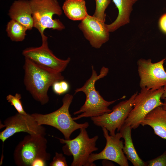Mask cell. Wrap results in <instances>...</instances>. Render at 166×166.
<instances>
[{
    "label": "cell",
    "mask_w": 166,
    "mask_h": 166,
    "mask_svg": "<svg viewBox=\"0 0 166 166\" xmlns=\"http://www.w3.org/2000/svg\"><path fill=\"white\" fill-rule=\"evenodd\" d=\"M23 69L24 82L26 90L42 105L48 103L49 87L55 82L64 79L61 73L25 57Z\"/></svg>",
    "instance_id": "1"
},
{
    "label": "cell",
    "mask_w": 166,
    "mask_h": 166,
    "mask_svg": "<svg viewBox=\"0 0 166 166\" xmlns=\"http://www.w3.org/2000/svg\"><path fill=\"white\" fill-rule=\"evenodd\" d=\"M92 73L90 77L86 81L81 87L75 90L74 94L82 92L86 96V100L84 105L80 109L73 113L74 115L80 114L73 118L76 121L83 117H91L101 116L103 114L111 112L112 110L109 108L110 105L117 100L123 99L125 96L117 100L108 101L105 100L97 91L95 87L96 81L106 76L109 72L108 68L103 67L100 73L97 75L94 69L91 66Z\"/></svg>",
    "instance_id": "2"
},
{
    "label": "cell",
    "mask_w": 166,
    "mask_h": 166,
    "mask_svg": "<svg viewBox=\"0 0 166 166\" xmlns=\"http://www.w3.org/2000/svg\"><path fill=\"white\" fill-rule=\"evenodd\" d=\"M45 136L29 134L17 145L14 159L18 166H44L51 155L46 151L47 140Z\"/></svg>",
    "instance_id": "3"
},
{
    "label": "cell",
    "mask_w": 166,
    "mask_h": 166,
    "mask_svg": "<svg viewBox=\"0 0 166 166\" xmlns=\"http://www.w3.org/2000/svg\"><path fill=\"white\" fill-rule=\"evenodd\" d=\"M73 99V95L66 94L62 99V106L58 109L48 114L34 113L31 115L39 124L52 126L61 132L65 139L69 140L74 131L82 128H86L89 125L88 122L77 123L72 117L69 109Z\"/></svg>",
    "instance_id": "4"
},
{
    "label": "cell",
    "mask_w": 166,
    "mask_h": 166,
    "mask_svg": "<svg viewBox=\"0 0 166 166\" xmlns=\"http://www.w3.org/2000/svg\"><path fill=\"white\" fill-rule=\"evenodd\" d=\"M32 12L34 27L40 33L42 38L46 36V29L61 31L65 26L58 19H53L56 14L60 16L62 10L57 0H29Z\"/></svg>",
    "instance_id": "5"
},
{
    "label": "cell",
    "mask_w": 166,
    "mask_h": 166,
    "mask_svg": "<svg viewBox=\"0 0 166 166\" xmlns=\"http://www.w3.org/2000/svg\"><path fill=\"white\" fill-rule=\"evenodd\" d=\"M85 128L80 129L78 135L73 139L66 140L57 138L61 143L65 144L62 147L64 153L72 155L71 166H95L89 161V157L93 152L98 150L96 142L98 136L90 138Z\"/></svg>",
    "instance_id": "6"
},
{
    "label": "cell",
    "mask_w": 166,
    "mask_h": 166,
    "mask_svg": "<svg viewBox=\"0 0 166 166\" xmlns=\"http://www.w3.org/2000/svg\"><path fill=\"white\" fill-rule=\"evenodd\" d=\"M163 87L153 90L145 88L135 97L132 109L125 120L124 124L132 129L138 128L146 115L156 108L162 106L161 100Z\"/></svg>",
    "instance_id": "7"
},
{
    "label": "cell",
    "mask_w": 166,
    "mask_h": 166,
    "mask_svg": "<svg viewBox=\"0 0 166 166\" xmlns=\"http://www.w3.org/2000/svg\"><path fill=\"white\" fill-rule=\"evenodd\" d=\"M137 93V92L135 93L128 99L121 101L114 106L111 112L91 117L93 123L97 126L105 128L109 132L110 135H114L116 130L117 129L119 132L124 124L132 109L134 100Z\"/></svg>",
    "instance_id": "8"
},
{
    "label": "cell",
    "mask_w": 166,
    "mask_h": 166,
    "mask_svg": "<svg viewBox=\"0 0 166 166\" xmlns=\"http://www.w3.org/2000/svg\"><path fill=\"white\" fill-rule=\"evenodd\" d=\"M3 123L1 128H5L0 133V139L3 143L15 133L20 132L44 136L46 134L45 128L39 124L31 114L28 113L22 114L18 113L6 118Z\"/></svg>",
    "instance_id": "9"
},
{
    "label": "cell",
    "mask_w": 166,
    "mask_h": 166,
    "mask_svg": "<svg viewBox=\"0 0 166 166\" xmlns=\"http://www.w3.org/2000/svg\"><path fill=\"white\" fill-rule=\"evenodd\" d=\"M166 58L152 63L150 59L141 58L137 61V69L141 89L146 88L156 90L166 84V71L164 64Z\"/></svg>",
    "instance_id": "10"
},
{
    "label": "cell",
    "mask_w": 166,
    "mask_h": 166,
    "mask_svg": "<svg viewBox=\"0 0 166 166\" xmlns=\"http://www.w3.org/2000/svg\"><path fill=\"white\" fill-rule=\"evenodd\" d=\"M102 128L106 140V145L99 153H91L89 157V162L96 165L94 163L95 161L105 160L113 161L121 166H129L128 159L123 151L124 145L123 140H121L122 138L121 133H117L114 136L109 135L106 128Z\"/></svg>",
    "instance_id": "11"
},
{
    "label": "cell",
    "mask_w": 166,
    "mask_h": 166,
    "mask_svg": "<svg viewBox=\"0 0 166 166\" xmlns=\"http://www.w3.org/2000/svg\"><path fill=\"white\" fill-rule=\"evenodd\" d=\"M48 38L46 36L42 38V45L38 47H31L25 49L22 54L25 58H29L35 62L61 73L69 63L71 58L69 57L65 60L60 59L56 56L49 49Z\"/></svg>",
    "instance_id": "12"
},
{
    "label": "cell",
    "mask_w": 166,
    "mask_h": 166,
    "mask_svg": "<svg viewBox=\"0 0 166 166\" xmlns=\"http://www.w3.org/2000/svg\"><path fill=\"white\" fill-rule=\"evenodd\" d=\"M105 22L88 14L78 25L86 39L96 49L100 48L109 39V32Z\"/></svg>",
    "instance_id": "13"
},
{
    "label": "cell",
    "mask_w": 166,
    "mask_h": 166,
    "mask_svg": "<svg viewBox=\"0 0 166 166\" xmlns=\"http://www.w3.org/2000/svg\"><path fill=\"white\" fill-rule=\"evenodd\" d=\"M8 15L14 20L25 27L27 30L34 27L32 12L29 0H18L12 4Z\"/></svg>",
    "instance_id": "14"
},
{
    "label": "cell",
    "mask_w": 166,
    "mask_h": 166,
    "mask_svg": "<svg viewBox=\"0 0 166 166\" xmlns=\"http://www.w3.org/2000/svg\"><path fill=\"white\" fill-rule=\"evenodd\" d=\"M140 124L150 126L156 135L166 140V111L162 106L156 108L148 114Z\"/></svg>",
    "instance_id": "15"
},
{
    "label": "cell",
    "mask_w": 166,
    "mask_h": 166,
    "mask_svg": "<svg viewBox=\"0 0 166 166\" xmlns=\"http://www.w3.org/2000/svg\"><path fill=\"white\" fill-rule=\"evenodd\" d=\"M132 129L131 126L124 124L119 131L124 140V153L134 166H147V162L140 157L135 149L131 136Z\"/></svg>",
    "instance_id": "16"
},
{
    "label": "cell",
    "mask_w": 166,
    "mask_h": 166,
    "mask_svg": "<svg viewBox=\"0 0 166 166\" xmlns=\"http://www.w3.org/2000/svg\"><path fill=\"white\" fill-rule=\"evenodd\" d=\"M138 0H113L118 10V14L115 20L107 25L109 32H113L121 26L129 23L132 6Z\"/></svg>",
    "instance_id": "17"
},
{
    "label": "cell",
    "mask_w": 166,
    "mask_h": 166,
    "mask_svg": "<svg viewBox=\"0 0 166 166\" xmlns=\"http://www.w3.org/2000/svg\"><path fill=\"white\" fill-rule=\"evenodd\" d=\"M62 9L66 16L73 21L82 20L88 14L84 0H66Z\"/></svg>",
    "instance_id": "18"
},
{
    "label": "cell",
    "mask_w": 166,
    "mask_h": 166,
    "mask_svg": "<svg viewBox=\"0 0 166 166\" xmlns=\"http://www.w3.org/2000/svg\"><path fill=\"white\" fill-rule=\"evenodd\" d=\"M27 30L23 25L11 19L7 23L6 29L8 36L11 41L15 42L24 40Z\"/></svg>",
    "instance_id": "19"
},
{
    "label": "cell",
    "mask_w": 166,
    "mask_h": 166,
    "mask_svg": "<svg viewBox=\"0 0 166 166\" xmlns=\"http://www.w3.org/2000/svg\"><path fill=\"white\" fill-rule=\"evenodd\" d=\"M96 9L93 16L104 22L105 21L106 9L110 2L111 0H95Z\"/></svg>",
    "instance_id": "20"
},
{
    "label": "cell",
    "mask_w": 166,
    "mask_h": 166,
    "mask_svg": "<svg viewBox=\"0 0 166 166\" xmlns=\"http://www.w3.org/2000/svg\"><path fill=\"white\" fill-rule=\"evenodd\" d=\"M21 98L20 94L16 93L14 96L11 94L8 95L6 97V99L14 107L18 113L22 114H26L27 113L25 111L22 105L21 100Z\"/></svg>",
    "instance_id": "21"
},
{
    "label": "cell",
    "mask_w": 166,
    "mask_h": 166,
    "mask_svg": "<svg viewBox=\"0 0 166 166\" xmlns=\"http://www.w3.org/2000/svg\"><path fill=\"white\" fill-rule=\"evenodd\" d=\"M52 86L53 92L58 95L67 93L70 89V86L68 82L64 80L55 82Z\"/></svg>",
    "instance_id": "22"
},
{
    "label": "cell",
    "mask_w": 166,
    "mask_h": 166,
    "mask_svg": "<svg viewBox=\"0 0 166 166\" xmlns=\"http://www.w3.org/2000/svg\"><path fill=\"white\" fill-rule=\"evenodd\" d=\"M65 157L61 153H55L52 161L50 163V166H67Z\"/></svg>",
    "instance_id": "23"
},
{
    "label": "cell",
    "mask_w": 166,
    "mask_h": 166,
    "mask_svg": "<svg viewBox=\"0 0 166 166\" xmlns=\"http://www.w3.org/2000/svg\"><path fill=\"white\" fill-rule=\"evenodd\" d=\"M148 166H166V151L161 155L147 162Z\"/></svg>",
    "instance_id": "24"
},
{
    "label": "cell",
    "mask_w": 166,
    "mask_h": 166,
    "mask_svg": "<svg viewBox=\"0 0 166 166\" xmlns=\"http://www.w3.org/2000/svg\"><path fill=\"white\" fill-rule=\"evenodd\" d=\"M159 26L161 30L166 34V13L160 18L159 21Z\"/></svg>",
    "instance_id": "25"
},
{
    "label": "cell",
    "mask_w": 166,
    "mask_h": 166,
    "mask_svg": "<svg viewBox=\"0 0 166 166\" xmlns=\"http://www.w3.org/2000/svg\"><path fill=\"white\" fill-rule=\"evenodd\" d=\"M164 92L162 95L161 99H164L166 98V84L163 87Z\"/></svg>",
    "instance_id": "26"
},
{
    "label": "cell",
    "mask_w": 166,
    "mask_h": 166,
    "mask_svg": "<svg viewBox=\"0 0 166 166\" xmlns=\"http://www.w3.org/2000/svg\"><path fill=\"white\" fill-rule=\"evenodd\" d=\"M164 101L163 104L162 106L163 108L166 111V98L164 99Z\"/></svg>",
    "instance_id": "27"
},
{
    "label": "cell",
    "mask_w": 166,
    "mask_h": 166,
    "mask_svg": "<svg viewBox=\"0 0 166 166\" xmlns=\"http://www.w3.org/2000/svg\"><path fill=\"white\" fill-rule=\"evenodd\" d=\"M165 70L166 71V64H165Z\"/></svg>",
    "instance_id": "28"
}]
</instances>
